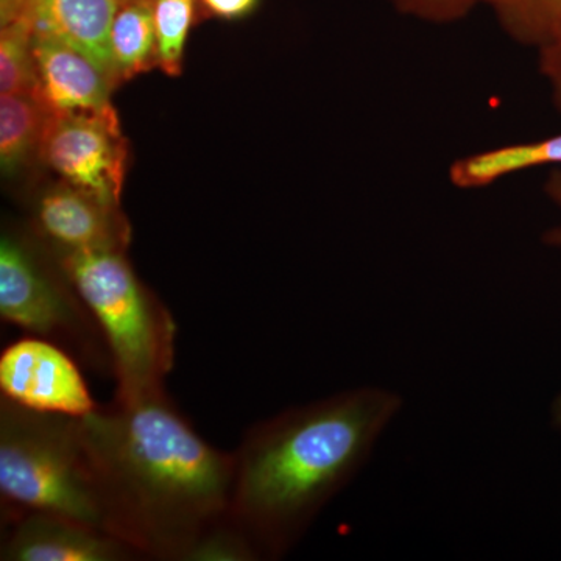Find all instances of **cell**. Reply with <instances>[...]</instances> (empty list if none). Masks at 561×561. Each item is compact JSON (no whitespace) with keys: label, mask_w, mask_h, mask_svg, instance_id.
<instances>
[{"label":"cell","mask_w":561,"mask_h":561,"mask_svg":"<svg viewBox=\"0 0 561 561\" xmlns=\"http://www.w3.org/2000/svg\"><path fill=\"white\" fill-rule=\"evenodd\" d=\"M38 154L65 183L119 208L128 146L116 110L50 116Z\"/></svg>","instance_id":"cell-6"},{"label":"cell","mask_w":561,"mask_h":561,"mask_svg":"<svg viewBox=\"0 0 561 561\" xmlns=\"http://www.w3.org/2000/svg\"><path fill=\"white\" fill-rule=\"evenodd\" d=\"M108 343L117 401L165 391L175 364L172 313L133 271L125 250L57 251Z\"/></svg>","instance_id":"cell-4"},{"label":"cell","mask_w":561,"mask_h":561,"mask_svg":"<svg viewBox=\"0 0 561 561\" xmlns=\"http://www.w3.org/2000/svg\"><path fill=\"white\" fill-rule=\"evenodd\" d=\"M111 55L117 83L158 68L153 0H124L111 27Z\"/></svg>","instance_id":"cell-13"},{"label":"cell","mask_w":561,"mask_h":561,"mask_svg":"<svg viewBox=\"0 0 561 561\" xmlns=\"http://www.w3.org/2000/svg\"><path fill=\"white\" fill-rule=\"evenodd\" d=\"M49 117L35 94L0 95V165L5 175L20 172L39 153Z\"/></svg>","instance_id":"cell-14"},{"label":"cell","mask_w":561,"mask_h":561,"mask_svg":"<svg viewBox=\"0 0 561 561\" xmlns=\"http://www.w3.org/2000/svg\"><path fill=\"white\" fill-rule=\"evenodd\" d=\"M68 351L28 335L0 354V398L36 412L88 415L99 408Z\"/></svg>","instance_id":"cell-7"},{"label":"cell","mask_w":561,"mask_h":561,"mask_svg":"<svg viewBox=\"0 0 561 561\" xmlns=\"http://www.w3.org/2000/svg\"><path fill=\"white\" fill-rule=\"evenodd\" d=\"M552 424L561 434V391L557 394L551 408Z\"/></svg>","instance_id":"cell-23"},{"label":"cell","mask_w":561,"mask_h":561,"mask_svg":"<svg viewBox=\"0 0 561 561\" xmlns=\"http://www.w3.org/2000/svg\"><path fill=\"white\" fill-rule=\"evenodd\" d=\"M110 534L144 560L187 561L230 505L234 454L194 430L168 391L80 419Z\"/></svg>","instance_id":"cell-1"},{"label":"cell","mask_w":561,"mask_h":561,"mask_svg":"<svg viewBox=\"0 0 561 561\" xmlns=\"http://www.w3.org/2000/svg\"><path fill=\"white\" fill-rule=\"evenodd\" d=\"M36 99L50 116L113 110L114 84L79 50L54 39L33 38Z\"/></svg>","instance_id":"cell-11"},{"label":"cell","mask_w":561,"mask_h":561,"mask_svg":"<svg viewBox=\"0 0 561 561\" xmlns=\"http://www.w3.org/2000/svg\"><path fill=\"white\" fill-rule=\"evenodd\" d=\"M401 16L431 25H453L479 9L476 0H386Z\"/></svg>","instance_id":"cell-19"},{"label":"cell","mask_w":561,"mask_h":561,"mask_svg":"<svg viewBox=\"0 0 561 561\" xmlns=\"http://www.w3.org/2000/svg\"><path fill=\"white\" fill-rule=\"evenodd\" d=\"M124 0H0V22H21L33 38L79 50L119 87L111 55V27Z\"/></svg>","instance_id":"cell-8"},{"label":"cell","mask_w":561,"mask_h":561,"mask_svg":"<svg viewBox=\"0 0 561 561\" xmlns=\"http://www.w3.org/2000/svg\"><path fill=\"white\" fill-rule=\"evenodd\" d=\"M545 194L548 195L549 201L559 210L560 221L545 232L542 242H545V245L551 247V249L561 251V169H556V171L549 173L548 180L545 183Z\"/></svg>","instance_id":"cell-21"},{"label":"cell","mask_w":561,"mask_h":561,"mask_svg":"<svg viewBox=\"0 0 561 561\" xmlns=\"http://www.w3.org/2000/svg\"><path fill=\"white\" fill-rule=\"evenodd\" d=\"M0 317L57 343L81 367L114 375L105 335L61 261L51 267L38 247L18 232L3 231L0 239Z\"/></svg>","instance_id":"cell-5"},{"label":"cell","mask_w":561,"mask_h":561,"mask_svg":"<svg viewBox=\"0 0 561 561\" xmlns=\"http://www.w3.org/2000/svg\"><path fill=\"white\" fill-rule=\"evenodd\" d=\"M513 43L541 49L561 33V0H476Z\"/></svg>","instance_id":"cell-15"},{"label":"cell","mask_w":561,"mask_h":561,"mask_svg":"<svg viewBox=\"0 0 561 561\" xmlns=\"http://www.w3.org/2000/svg\"><path fill=\"white\" fill-rule=\"evenodd\" d=\"M260 553L228 512L206 529L187 561H260Z\"/></svg>","instance_id":"cell-18"},{"label":"cell","mask_w":561,"mask_h":561,"mask_svg":"<svg viewBox=\"0 0 561 561\" xmlns=\"http://www.w3.org/2000/svg\"><path fill=\"white\" fill-rule=\"evenodd\" d=\"M36 70L33 35L21 22H7L0 31V91L35 94Z\"/></svg>","instance_id":"cell-17"},{"label":"cell","mask_w":561,"mask_h":561,"mask_svg":"<svg viewBox=\"0 0 561 561\" xmlns=\"http://www.w3.org/2000/svg\"><path fill=\"white\" fill-rule=\"evenodd\" d=\"M394 390L360 386L253 424L234 453L228 515L261 560L294 551L370 461L402 411Z\"/></svg>","instance_id":"cell-2"},{"label":"cell","mask_w":561,"mask_h":561,"mask_svg":"<svg viewBox=\"0 0 561 561\" xmlns=\"http://www.w3.org/2000/svg\"><path fill=\"white\" fill-rule=\"evenodd\" d=\"M195 0H153L158 68L169 77L183 73L184 47L194 22Z\"/></svg>","instance_id":"cell-16"},{"label":"cell","mask_w":561,"mask_h":561,"mask_svg":"<svg viewBox=\"0 0 561 561\" xmlns=\"http://www.w3.org/2000/svg\"><path fill=\"white\" fill-rule=\"evenodd\" d=\"M537 51L538 68L551 90L553 105L561 114V33Z\"/></svg>","instance_id":"cell-20"},{"label":"cell","mask_w":561,"mask_h":561,"mask_svg":"<svg viewBox=\"0 0 561 561\" xmlns=\"http://www.w3.org/2000/svg\"><path fill=\"white\" fill-rule=\"evenodd\" d=\"M546 165H561V135L467 154L453 162L448 176L457 190H482L515 173Z\"/></svg>","instance_id":"cell-12"},{"label":"cell","mask_w":561,"mask_h":561,"mask_svg":"<svg viewBox=\"0 0 561 561\" xmlns=\"http://www.w3.org/2000/svg\"><path fill=\"white\" fill-rule=\"evenodd\" d=\"M0 500L3 523L38 512L108 531L80 419L0 398Z\"/></svg>","instance_id":"cell-3"},{"label":"cell","mask_w":561,"mask_h":561,"mask_svg":"<svg viewBox=\"0 0 561 561\" xmlns=\"http://www.w3.org/2000/svg\"><path fill=\"white\" fill-rule=\"evenodd\" d=\"M2 561H133L142 557L116 535L50 513L31 512L7 523Z\"/></svg>","instance_id":"cell-9"},{"label":"cell","mask_w":561,"mask_h":561,"mask_svg":"<svg viewBox=\"0 0 561 561\" xmlns=\"http://www.w3.org/2000/svg\"><path fill=\"white\" fill-rule=\"evenodd\" d=\"M257 2L260 0H201L203 9L224 20L247 16L256 9Z\"/></svg>","instance_id":"cell-22"},{"label":"cell","mask_w":561,"mask_h":561,"mask_svg":"<svg viewBox=\"0 0 561 561\" xmlns=\"http://www.w3.org/2000/svg\"><path fill=\"white\" fill-rule=\"evenodd\" d=\"M35 219L41 239L55 251L125 250L131 238L119 208L68 183L41 195Z\"/></svg>","instance_id":"cell-10"}]
</instances>
